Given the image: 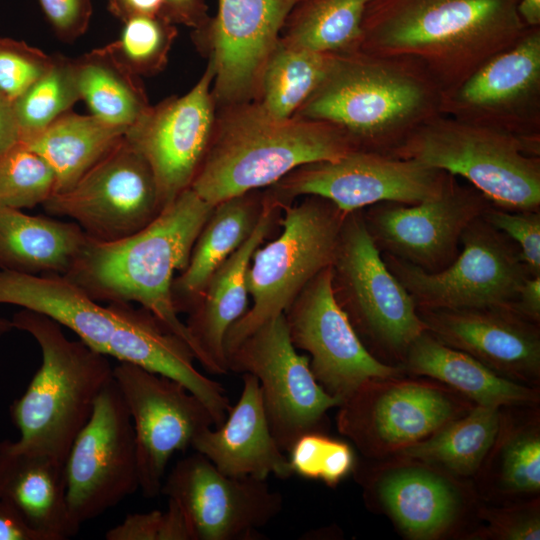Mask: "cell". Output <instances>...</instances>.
Here are the masks:
<instances>
[{"mask_svg":"<svg viewBox=\"0 0 540 540\" xmlns=\"http://www.w3.org/2000/svg\"><path fill=\"white\" fill-rule=\"evenodd\" d=\"M19 141L13 103L0 94V156Z\"/></svg>","mask_w":540,"mask_h":540,"instance_id":"cell-50","label":"cell"},{"mask_svg":"<svg viewBox=\"0 0 540 540\" xmlns=\"http://www.w3.org/2000/svg\"><path fill=\"white\" fill-rule=\"evenodd\" d=\"M482 217L519 247L529 274L540 275V211H510L492 204Z\"/></svg>","mask_w":540,"mask_h":540,"instance_id":"cell-42","label":"cell"},{"mask_svg":"<svg viewBox=\"0 0 540 540\" xmlns=\"http://www.w3.org/2000/svg\"><path fill=\"white\" fill-rule=\"evenodd\" d=\"M489 522L488 535L504 540H539L540 518L537 505L482 511Z\"/></svg>","mask_w":540,"mask_h":540,"instance_id":"cell-43","label":"cell"},{"mask_svg":"<svg viewBox=\"0 0 540 540\" xmlns=\"http://www.w3.org/2000/svg\"><path fill=\"white\" fill-rule=\"evenodd\" d=\"M299 1L219 0L211 64L222 98H238L252 87L277 47L280 29Z\"/></svg>","mask_w":540,"mask_h":540,"instance_id":"cell-24","label":"cell"},{"mask_svg":"<svg viewBox=\"0 0 540 540\" xmlns=\"http://www.w3.org/2000/svg\"><path fill=\"white\" fill-rule=\"evenodd\" d=\"M347 213L320 196L282 207L278 236L254 252L247 271L252 305L229 329L226 353L284 313L305 285L330 266Z\"/></svg>","mask_w":540,"mask_h":540,"instance_id":"cell-8","label":"cell"},{"mask_svg":"<svg viewBox=\"0 0 540 540\" xmlns=\"http://www.w3.org/2000/svg\"><path fill=\"white\" fill-rule=\"evenodd\" d=\"M441 114L540 140V27L494 55L455 89Z\"/></svg>","mask_w":540,"mask_h":540,"instance_id":"cell-20","label":"cell"},{"mask_svg":"<svg viewBox=\"0 0 540 540\" xmlns=\"http://www.w3.org/2000/svg\"><path fill=\"white\" fill-rule=\"evenodd\" d=\"M161 494L180 507L192 540L255 539L283 507L266 480L226 475L199 452L175 464Z\"/></svg>","mask_w":540,"mask_h":540,"instance_id":"cell-18","label":"cell"},{"mask_svg":"<svg viewBox=\"0 0 540 540\" xmlns=\"http://www.w3.org/2000/svg\"><path fill=\"white\" fill-rule=\"evenodd\" d=\"M73 65L80 99L91 115L128 129L148 110L138 75L118 58L111 43L73 59Z\"/></svg>","mask_w":540,"mask_h":540,"instance_id":"cell-32","label":"cell"},{"mask_svg":"<svg viewBox=\"0 0 540 540\" xmlns=\"http://www.w3.org/2000/svg\"><path fill=\"white\" fill-rule=\"evenodd\" d=\"M296 349L309 353L318 383L341 403L362 384L401 375V366L377 359L365 347L331 287V267L311 279L284 311Z\"/></svg>","mask_w":540,"mask_h":540,"instance_id":"cell-17","label":"cell"},{"mask_svg":"<svg viewBox=\"0 0 540 540\" xmlns=\"http://www.w3.org/2000/svg\"><path fill=\"white\" fill-rule=\"evenodd\" d=\"M173 36L161 15H135L124 21L119 40L111 43L118 58L135 74L157 70Z\"/></svg>","mask_w":540,"mask_h":540,"instance_id":"cell-39","label":"cell"},{"mask_svg":"<svg viewBox=\"0 0 540 540\" xmlns=\"http://www.w3.org/2000/svg\"><path fill=\"white\" fill-rule=\"evenodd\" d=\"M54 56L23 41L0 37V94L14 103L52 66Z\"/></svg>","mask_w":540,"mask_h":540,"instance_id":"cell-41","label":"cell"},{"mask_svg":"<svg viewBox=\"0 0 540 540\" xmlns=\"http://www.w3.org/2000/svg\"><path fill=\"white\" fill-rule=\"evenodd\" d=\"M518 2L371 0L360 50L415 61L443 94L526 33Z\"/></svg>","mask_w":540,"mask_h":540,"instance_id":"cell-2","label":"cell"},{"mask_svg":"<svg viewBox=\"0 0 540 540\" xmlns=\"http://www.w3.org/2000/svg\"><path fill=\"white\" fill-rule=\"evenodd\" d=\"M498 478L502 489L512 494L540 490V433L538 424L510 434L502 446Z\"/></svg>","mask_w":540,"mask_h":540,"instance_id":"cell-40","label":"cell"},{"mask_svg":"<svg viewBox=\"0 0 540 540\" xmlns=\"http://www.w3.org/2000/svg\"><path fill=\"white\" fill-rule=\"evenodd\" d=\"M0 498L43 540H65L80 529L68 510L64 462L9 439L0 441Z\"/></svg>","mask_w":540,"mask_h":540,"instance_id":"cell-27","label":"cell"},{"mask_svg":"<svg viewBox=\"0 0 540 540\" xmlns=\"http://www.w3.org/2000/svg\"><path fill=\"white\" fill-rule=\"evenodd\" d=\"M400 366L411 374L445 383L476 405L500 408L531 405L539 400L536 389L500 375L426 330L412 342Z\"/></svg>","mask_w":540,"mask_h":540,"instance_id":"cell-29","label":"cell"},{"mask_svg":"<svg viewBox=\"0 0 540 540\" xmlns=\"http://www.w3.org/2000/svg\"><path fill=\"white\" fill-rule=\"evenodd\" d=\"M163 511L128 515L120 524L105 534L107 540H161Z\"/></svg>","mask_w":540,"mask_h":540,"instance_id":"cell-45","label":"cell"},{"mask_svg":"<svg viewBox=\"0 0 540 540\" xmlns=\"http://www.w3.org/2000/svg\"><path fill=\"white\" fill-rule=\"evenodd\" d=\"M399 377L367 381L338 406V430L366 456L397 455L470 410L443 387Z\"/></svg>","mask_w":540,"mask_h":540,"instance_id":"cell-15","label":"cell"},{"mask_svg":"<svg viewBox=\"0 0 540 540\" xmlns=\"http://www.w3.org/2000/svg\"><path fill=\"white\" fill-rule=\"evenodd\" d=\"M242 384L223 423L201 431L191 447L229 476L288 479L293 472L270 430L258 379L244 373Z\"/></svg>","mask_w":540,"mask_h":540,"instance_id":"cell-26","label":"cell"},{"mask_svg":"<svg viewBox=\"0 0 540 540\" xmlns=\"http://www.w3.org/2000/svg\"><path fill=\"white\" fill-rule=\"evenodd\" d=\"M164 513L161 540H192L190 528L180 507L168 500Z\"/></svg>","mask_w":540,"mask_h":540,"instance_id":"cell-48","label":"cell"},{"mask_svg":"<svg viewBox=\"0 0 540 540\" xmlns=\"http://www.w3.org/2000/svg\"><path fill=\"white\" fill-rule=\"evenodd\" d=\"M42 206L51 215L70 218L100 242L138 232L163 209L149 164L125 136L71 188Z\"/></svg>","mask_w":540,"mask_h":540,"instance_id":"cell-14","label":"cell"},{"mask_svg":"<svg viewBox=\"0 0 540 540\" xmlns=\"http://www.w3.org/2000/svg\"><path fill=\"white\" fill-rule=\"evenodd\" d=\"M127 128L71 111L19 142L39 154L56 178L55 193L71 188L125 136ZM54 193V194H55Z\"/></svg>","mask_w":540,"mask_h":540,"instance_id":"cell-31","label":"cell"},{"mask_svg":"<svg viewBox=\"0 0 540 540\" xmlns=\"http://www.w3.org/2000/svg\"><path fill=\"white\" fill-rule=\"evenodd\" d=\"M490 205L479 190L452 176L432 199L412 205L381 202L362 209V213L381 253L438 272L456 259L462 233Z\"/></svg>","mask_w":540,"mask_h":540,"instance_id":"cell-19","label":"cell"},{"mask_svg":"<svg viewBox=\"0 0 540 540\" xmlns=\"http://www.w3.org/2000/svg\"><path fill=\"white\" fill-rule=\"evenodd\" d=\"M452 176L413 159L353 150L336 160L300 166L267 193L281 207L314 195L349 213L381 202L412 205L432 199Z\"/></svg>","mask_w":540,"mask_h":540,"instance_id":"cell-12","label":"cell"},{"mask_svg":"<svg viewBox=\"0 0 540 540\" xmlns=\"http://www.w3.org/2000/svg\"><path fill=\"white\" fill-rule=\"evenodd\" d=\"M110 11L123 21L135 15H158L163 0H107Z\"/></svg>","mask_w":540,"mask_h":540,"instance_id":"cell-49","label":"cell"},{"mask_svg":"<svg viewBox=\"0 0 540 540\" xmlns=\"http://www.w3.org/2000/svg\"><path fill=\"white\" fill-rule=\"evenodd\" d=\"M390 155L462 177L510 211H540V140L438 114Z\"/></svg>","mask_w":540,"mask_h":540,"instance_id":"cell-7","label":"cell"},{"mask_svg":"<svg viewBox=\"0 0 540 540\" xmlns=\"http://www.w3.org/2000/svg\"><path fill=\"white\" fill-rule=\"evenodd\" d=\"M259 190L214 206L194 243L187 267L173 280L172 299L178 314H187L195 306L212 274L255 229L264 207V192Z\"/></svg>","mask_w":540,"mask_h":540,"instance_id":"cell-28","label":"cell"},{"mask_svg":"<svg viewBox=\"0 0 540 540\" xmlns=\"http://www.w3.org/2000/svg\"><path fill=\"white\" fill-rule=\"evenodd\" d=\"M212 64L185 95L148 110L126 139L149 164L164 208L190 188L212 138Z\"/></svg>","mask_w":540,"mask_h":540,"instance_id":"cell-21","label":"cell"},{"mask_svg":"<svg viewBox=\"0 0 540 540\" xmlns=\"http://www.w3.org/2000/svg\"><path fill=\"white\" fill-rule=\"evenodd\" d=\"M14 330L11 319L0 317V338Z\"/></svg>","mask_w":540,"mask_h":540,"instance_id":"cell-53","label":"cell"},{"mask_svg":"<svg viewBox=\"0 0 540 540\" xmlns=\"http://www.w3.org/2000/svg\"><path fill=\"white\" fill-rule=\"evenodd\" d=\"M282 207L264 192V207L248 239L212 274L195 306L187 313L185 326L191 350L211 374L223 375L227 367L225 338L231 326L249 308L247 271L256 249L277 227Z\"/></svg>","mask_w":540,"mask_h":540,"instance_id":"cell-23","label":"cell"},{"mask_svg":"<svg viewBox=\"0 0 540 540\" xmlns=\"http://www.w3.org/2000/svg\"><path fill=\"white\" fill-rule=\"evenodd\" d=\"M288 452L293 474L322 481L329 487H336L355 466L351 447L322 432L302 435Z\"/></svg>","mask_w":540,"mask_h":540,"instance_id":"cell-38","label":"cell"},{"mask_svg":"<svg viewBox=\"0 0 540 540\" xmlns=\"http://www.w3.org/2000/svg\"><path fill=\"white\" fill-rule=\"evenodd\" d=\"M357 150L339 127L303 117L276 119L260 106L231 114L210 141L190 186L212 205L268 187L305 164Z\"/></svg>","mask_w":540,"mask_h":540,"instance_id":"cell-6","label":"cell"},{"mask_svg":"<svg viewBox=\"0 0 540 540\" xmlns=\"http://www.w3.org/2000/svg\"><path fill=\"white\" fill-rule=\"evenodd\" d=\"M428 333L514 381L540 376L539 324L514 308H417Z\"/></svg>","mask_w":540,"mask_h":540,"instance_id":"cell-22","label":"cell"},{"mask_svg":"<svg viewBox=\"0 0 540 540\" xmlns=\"http://www.w3.org/2000/svg\"><path fill=\"white\" fill-rule=\"evenodd\" d=\"M0 304L42 313L107 357L179 381L208 407L215 427L231 408L223 386L196 368L188 344L142 307L118 302L102 305L62 275L2 270Z\"/></svg>","mask_w":540,"mask_h":540,"instance_id":"cell-1","label":"cell"},{"mask_svg":"<svg viewBox=\"0 0 540 540\" xmlns=\"http://www.w3.org/2000/svg\"><path fill=\"white\" fill-rule=\"evenodd\" d=\"M214 206L188 188L130 236L111 242L88 237L64 277L96 301L140 304L191 349L173 303L172 283L175 273L187 267Z\"/></svg>","mask_w":540,"mask_h":540,"instance_id":"cell-3","label":"cell"},{"mask_svg":"<svg viewBox=\"0 0 540 540\" xmlns=\"http://www.w3.org/2000/svg\"><path fill=\"white\" fill-rule=\"evenodd\" d=\"M382 257L417 308H514L521 284L531 276L519 247L482 215L466 227L458 256L441 271H425L387 253Z\"/></svg>","mask_w":540,"mask_h":540,"instance_id":"cell-10","label":"cell"},{"mask_svg":"<svg viewBox=\"0 0 540 540\" xmlns=\"http://www.w3.org/2000/svg\"><path fill=\"white\" fill-rule=\"evenodd\" d=\"M514 309L535 323L540 322V275L528 276L520 286Z\"/></svg>","mask_w":540,"mask_h":540,"instance_id":"cell-47","label":"cell"},{"mask_svg":"<svg viewBox=\"0 0 540 540\" xmlns=\"http://www.w3.org/2000/svg\"><path fill=\"white\" fill-rule=\"evenodd\" d=\"M501 428L500 408L476 405L397 455L449 475L469 476L483 463Z\"/></svg>","mask_w":540,"mask_h":540,"instance_id":"cell-33","label":"cell"},{"mask_svg":"<svg viewBox=\"0 0 540 540\" xmlns=\"http://www.w3.org/2000/svg\"><path fill=\"white\" fill-rule=\"evenodd\" d=\"M88 240L73 221L0 206V270L65 275Z\"/></svg>","mask_w":540,"mask_h":540,"instance_id":"cell-30","label":"cell"},{"mask_svg":"<svg viewBox=\"0 0 540 540\" xmlns=\"http://www.w3.org/2000/svg\"><path fill=\"white\" fill-rule=\"evenodd\" d=\"M334 56L287 43L277 46L263 69L260 107L276 119L290 118L322 83Z\"/></svg>","mask_w":540,"mask_h":540,"instance_id":"cell-35","label":"cell"},{"mask_svg":"<svg viewBox=\"0 0 540 540\" xmlns=\"http://www.w3.org/2000/svg\"><path fill=\"white\" fill-rule=\"evenodd\" d=\"M57 35L73 40L88 27L92 4L90 0H38Z\"/></svg>","mask_w":540,"mask_h":540,"instance_id":"cell-44","label":"cell"},{"mask_svg":"<svg viewBox=\"0 0 540 540\" xmlns=\"http://www.w3.org/2000/svg\"><path fill=\"white\" fill-rule=\"evenodd\" d=\"M78 100L73 60L55 55L50 69L13 103L19 141L45 129Z\"/></svg>","mask_w":540,"mask_h":540,"instance_id":"cell-36","label":"cell"},{"mask_svg":"<svg viewBox=\"0 0 540 540\" xmlns=\"http://www.w3.org/2000/svg\"><path fill=\"white\" fill-rule=\"evenodd\" d=\"M517 12L527 27H540V0H519Z\"/></svg>","mask_w":540,"mask_h":540,"instance_id":"cell-52","label":"cell"},{"mask_svg":"<svg viewBox=\"0 0 540 540\" xmlns=\"http://www.w3.org/2000/svg\"><path fill=\"white\" fill-rule=\"evenodd\" d=\"M197 0H163L160 14L167 20L191 22L196 12Z\"/></svg>","mask_w":540,"mask_h":540,"instance_id":"cell-51","label":"cell"},{"mask_svg":"<svg viewBox=\"0 0 540 540\" xmlns=\"http://www.w3.org/2000/svg\"><path fill=\"white\" fill-rule=\"evenodd\" d=\"M330 267L334 298L365 347L381 361L401 364L426 329L373 242L362 209L346 214Z\"/></svg>","mask_w":540,"mask_h":540,"instance_id":"cell-9","label":"cell"},{"mask_svg":"<svg viewBox=\"0 0 540 540\" xmlns=\"http://www.w3.org/2000/svg\"><path fill=\"white\" fill-rule=\"evenodd\" d=\"M226 359L229 371L258 379L270 430L282 451L304 434L321 432L327 411L341 404L318 383L309 357L297 352L284 313L247 335Z\"/></svg>","mask_w":540,"mask_h":540,"instance_id":"cell-11","label":"cell"},{"mask_svg":"<svg viewBox=\"0 0 540 540\" xmlns=\"http://www.w3.org/2000/svg\"><path fill=\"white\" fill-rule=\"evenodd\" d=\"M113 378L128 408L135 435L139 490L161 494L172 455L214 426L208 407L182 383L141 366L120 362Z\"/></svg>","mask_w":540,"mask_h":540,"instance_id":"cell-16","label":"cell"},{"mask_svg":"<svg viewBox=\"0 0 540 540\" xmlns=\"http://www.w3.org/2000/svg\"><path fill=\"white\" fill-rule=\"evenodd\" d=\"M442 91L415 61L357 50L335 55L300 117L331 123L357 150L391 154L440 114Z\"/></svg>","mask_w":540,"mask_h":540,"instance_id":"cell-4","label":"cell"},{"mask_svg":"<svg viewBox=\"0 0 540 540\" xmlns=\"http://www.w3.org/2000/svg\"><path fill=\"white\" fill-rule=\"evenodd\" d=\"M371 0H300L287 44L325 54L360 50L362 23Z\"/></svg>","mask_w":540,"mask_h":540,"instance_id":"cell-34","label":"cell"},{"mask_svg":"<svg viewBox=\"0 0 540 540\" xmlns=\"http://www.w3.org/2000/svg\"><path fill=\"white\" fill-rule=\"evenodd\" d=\"M55 188L49 164L23 143L18 141L0 156V206L34 208L43 205Z\"/></svg>","mask_w":540,"mask_h":540,"instance_id":"cell-37","label":"cell"},{"mask_svg":"<svg viewBox=\"0 0 540 540\" xmlns=\"http://www.w3.org/2000/svg\"><path fill=\"white\" fill-rule=\"evenodd\" d=\"M64 474L69 514L79 527L139 489L133 424L114 378L75 437Z\"/></svg>","mask_w":540,"mask_h":540,"instance_id":"cell-13","label":"cell"},{"mask_svg":"<svg viewBox=\"0 0 540 540\" xmlns=\"http://www.w3.org/2000/svg\"><path fill=\"white\" fill-rule=\"evenodd\" d=\"M0 540H43L5 500L0 498Z\"/></svg>","mask_w":540,"mask_h":540,"instance_id":"cell-46","label":"cell"},{"mask_svg":"<svg viewBox=\"0 0 540 540\" xmlns=\"http://www.w3.org/2000/svg\"><path fill=\"white\" fill-rule=\"evenodd\" d=\"M385 471L360 474L366 496L378 504L410 539L432 540L453 526L462 496L446 473L404 458Z\"/></svg>","mask_w":540,"mask_h":540,"instance_id":"cell-25","label":"cell"},{"mask_svg":"<svg viewBox=\"0 0 540 540\" xmlns=\"http://www.w3.org/2000/svg\"><path fill=\"white\" fill-rule=\"evenodd\" d=\"M11 321L35 339L42 357L26 390L10 406L19 431L15 443L64 462L97 397L113 379V367L107 356L80 339H68L62 326L42 313L21 309Z\"/></svg>","mask_w":540,"mask_h":540,"instance_id":"cell-5","label":"cell"}]
</instances>
